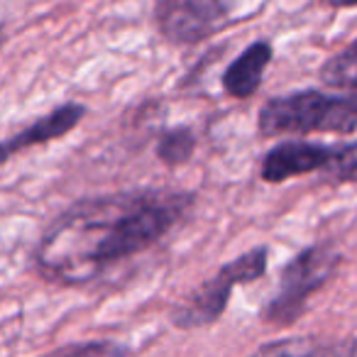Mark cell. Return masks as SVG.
Instances as JSON below:
<instances>
[{"instance_id": "cell-1", "label": "cell", "mask_w": 357, "mask_h": 357, "mask_svg": "<svg viewBox=\"0 0 357 357\" xmlns=\"http://www.w3.org/2000/svg\"><path fill=\"white\" fill-rule=\"evenodd\" d=\"M191 206V194L154 189L81 201L42 235L37 267L50 282L89 284L152 248L189 215Z\"/></svg>"}, {"instance_id": "cell-2", "label": "cell", "mask_w": 357, "mask_h": 357, "mask_svg": "<svg viewBox=\"0 0 357 357\" xmlns=\"http://www.w3.org/2000/svg\"><path fill=\"white\" fill-rule=\"evenodd\" d=\"M357 130V96H335L323 91H298L282 98H272L259 110V132H355Z\"/></svg>"}, {"instance_id": "cell-3", "label": "cell", "mask_w": 357, "mask_h": 357, "mask_svg": "<svg viewBox=\"0 0 357 357\" xmlns=\"http://www.w3.org/2000/svg\"><path fill=\"white\" fill-rule=\"evenodd\" d=\"M340 264V255L331 245H313L298 252L291 262L284 267L279 289L274 291L272 301L264 308V318L272 326H291L311 294H316L328 279L335 274Z\"/></svg>"}, {"instance_id": "cell-4", "label": "cell", "mask_w": 357, "mask_h": 357, "mask_svg": "<svg viewBox=\"0 0 357 357\" xmlns=\"http://www.w3.org/2000/svg\"><path fill=\"white\" fill-rule=\"evenodd\" d=\"M267 248H255L250 252L235 257L230 264L215 272L211 282L201 284L194 294L178 303L174 311V326L176 328H201L211 326L220 318V313L228 306L230 291L235 284H250L259 279L267 269Z\"/></svg>"}, {"instance_id": "cell-5", "label": "cell", "mask_w": 357, "mask_h": 357, "mask_svg": "<svg viewBox=\"0 0 357 357\" xmlns=\"http://www.w3.org/2000/svg\"><path fill=\"white\" fill-rule=\"evenodd\" d=\"M235 0H159L154 17L172 45H196L228 25Z\"/></svg>"}, {"instance_id": "cell-6", "label": "cell", "mask_w": 357, "mask_h": 357, "mask_svg": "<svg viewBox=\"0 0 357 357\" xmlns=\"http://www.w3.org/2000/svg\"><path fill=\"white\" fill-rule=\"evenodd\" d=\"M333 152H335V147H326V144L282 142L264 154L259 174L269 184H282L291 176L323 172L331 162Z\"/></svg>"}, {"instance_id": "cell-7", "label": "cell", "mask_w": 357, "mask_h": 357, "mask_svg": "<svg viewBox=\"0 0 357 357\" xmlns=\"http://www.w3.org/2000/svg\"><path fill=\"white\" fill-rule=\"evenodd\" d=\"M86 115V108L79 103H64L56 110H52L50 115L35 120L30 128H25L22 132L13 135V137L3 139L0 142V164H6L13 154L22 152L27 147H35V144H45L50 139H56L61 135H66L69 130H74L79 125V120Z\"/></svg>"}, {"instance_id": "cell-8", "label": "cell", "mask_w": 357, "mask_h": 357, "mask_svg": "<svg viewBox=\"0 0 357 357\" xmlns=\"http://www.w3.org/2000/svg\"><path fill=\"white\" fill-rule=\"evenodd\" d=\"M272 45L264 40L252 42L223 74V86L233 98H250L259 89L264 71L272 61Z\"/></svg>"}, {"instance_id": "cell-9", "label": "cell", "mask_w": 357, "mask_h": 357, "mask_svg": "<svg viewBox=\"0 0 357 357\" xmlns=\"http://www.w3.org/2000/svg\"><path fill=\"white\" fill-rule=\"evenodd\" d=\"M321 79L333 89H357V40L328 59L321 69Z\"/></svg>"}, {"instance_id": "cell-10", "label": "cell", "mask_w": 357, "mask_h": 357, "mask_svg": "<svg viewBox=\"0 0 357 357\" xmlns=\"http://www.w3.org/2000/svg\"><path fill=\"white\" fill-rule=\"evenodd\" d=\"M196 149V135L189 128H174L164 132L157 142V157L169 167L184 164L191 159Z\"/></svg>"}, {"instance_id": "cell-11", "label": "cell", "mask_w": 357, "mask_h": 357, "mask_svg": "<svg viewBox=\"0 0 357 357\" xmlns=\"http://www.w3.org/2000/svg\"><path fill=\"white\" fill-rule=\"evenodd\" d=\"M323 172L333 181H357V142L335 147L331 162Z\"/></svg>"}, {"instance_id": "cell-12", "label": "cell", "mask_w": 357, "mask_h": 357, "mask_svg": "<svg viewBox=\"0 0 357 357\" xmlns=\"http://www.w3.org/2000/svg\"><path fill=\"white\" fill-rule=\"evenodd\" d=\"M333 8H352V6H357V0H328Z\"/></svg>"}, {"instance_id": "cell-13", "label": "cell", "mask_w": 357, "mask_h": 357, "mask_svg": "<svg viewBox=\"0 0 357 357\" xmlns=\"http://www.w3.org/2000/svg\"><path fill=\"white\" fill-rule=\"evenodd\" d=\"M0 37H3V27H0Z\"/></svg>"}]
</instances>
